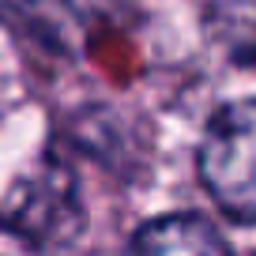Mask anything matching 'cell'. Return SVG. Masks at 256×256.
<instances>
[{
  "label": "cell",
  "instance_id": "3",
  "mask_svg": "<svg viewBox=\"0 0 256 256\" xmlns=\"http://www.w3.org/2000/svg\"><path fill=\"white\" fill-rule=\"evenodd\" d=\"M0 8L34 42L72 53L113 12V0H0Z\"/></svg>",
  "mask_w": 256,
  "mask_h": 256
},
{
  "label": "cell",
  "instance_id": "2",
  "mask_svg": "<svg viewBox=\"0 0 256 256\" xmlns=\"http://www.w3.org/2000/svg\"><path fill=\"white\" fill-rule=\"evenodd\" d=\"M80 188L76 174L53 154L30 166L16 181V188L4 196L0 208V226H8L16 238L46 248L56 241H68L80 230Z\"/></svg>",
  "mask_w": 256,
  "mask_h": 256
},
{
  "label": "cell",
  "instance_id": "4",
  "mask_svg": "<svg viewBox=\"0 0 256 256\" xmlns=\"http://www.w3.org/2000/svg\"><path fill=\"white\" fill-rule=\"evenodd\" d=\"M128 256H234L222 234L200 215H166L132 238Z\"/></svg>",
  "mask_w": 256,
  "mask_h": 256
},
{
  "label": "cell",
  "instance_id": "1",
  "mask_svg": "<svg viewBox=\"0 0 256 256\" xmlns=\"http://www.w3.org/2000/svg\"><path fill=\"white\" fill-rule=\"evenodd\" d=\"M200 177L211 200L238 222H256V98L211 117L200 144Z\"/></svg>",
  "mask_w": 256,
  "mask_h": 256
}]
</instances>
